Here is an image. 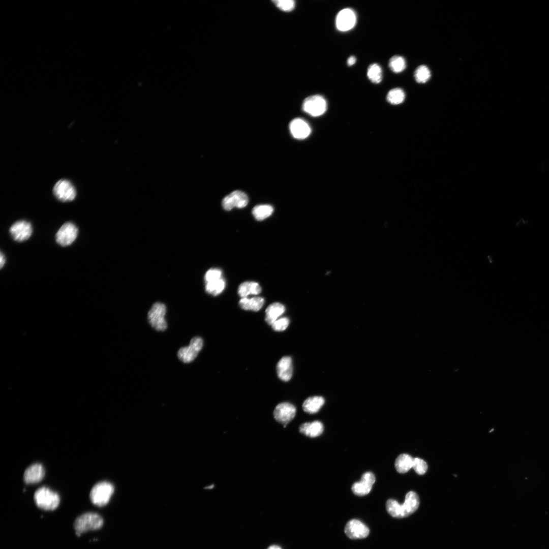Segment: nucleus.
<instances>
[{
	"label": "nucleus",
	"mask_w": 549,
	"mask_h": 549,
	"mask_svg": "<svg viewBox=\"0 0 549 549\" xmlns=\"http://www.w3.org/2000/svg\"><path fill=\"white\" fill-rule=\"evenodd\" d=\"M419 501L417 494L413 491L408 492L404 502L401 504L394 499H389L386 502V509L393 517L403 518L414 512L419 506Z\"/></svg>",
	"instance_id": "nucleus-1"
},
{
	"label": "nucleus",
	"mask_w": 549,
	"mask_h": 549,
	"mask_svg": "<svg viewBox=\"0 0 549 549\" xmlns=\"http://www.w3.org/2000/svg\"><path fill=\"white\" fill-rule=\"evenodd\" d=\"M103 524L104 520L101 515L96 513L87 512L75 519L74 528L76 535L80 536L83 533L100 529Z\"/></svg>",
	"instance_id": "nucleus-2"
},
{
	"label": "nucleus",
	"mask_w": 549,
	"mask_h": 549,
	"mask_svg": "<svg viewBox=\"0 0 549 549\" xmlns=\"http://www.w3.org/2000/svg\"><path fill=\"white\" fill-rule=\"evenodd\" d=\"M34 499L39 508L45 510L55 509L60 503L59 495L45 486L39 487L36 491Z\"/></svg>",
	"instance_id": "nucleus-3"
},
{
	"label": "nucleus",
	"mask_w": 549,
	"mask_h": 549,
	"mask_svg": "<svg viewBox=\"0 0 549 549\" xmlns=\"http://www.w3.org/2000/svg\"><path fill=\"white\" fill-rule=\"evenodd\" d=\"M114 493V487L110 482L102 481L96 483L92 489L89 498L95 505L102 507L109 501Z\"/></svg>",
	"instance_id": "nucleus-4"
},
{
	"label": "nucleus",
	"mask_w": 549,
	"mask_h": 549,
	"mask_svg": "<svg viewBox=\"0 0 549 549\" xmlns=\"http://www.w3.org/2000/svg\"><path fill=\"white\" fill-rule=\"evenodd\" d=\"M166 308L164 304L156 302L151 307L147 315L148 321L150 325L158 331H164L167 328V322L165 319Z\"/></svg>",
	"instance_id": "nucleus-5"
},
{
	"label": "nucleus",
	"mask_w": 549,
	"mask_h": 549,
	"mask_svg": "<svg viewBox=\"0 0 549 549\" xmlns=\"http://www.w3.org/2000/svg\"><path fill=\"white\" fill-rule=\"evenodd\" d=\"M302 108L303 110L309 115L314 117L319 116L326 111L327 103L322 96L313 95L304 99Z\"/></svg>",
	"instance_id": "nucleus-6"
},
{
	"label": "nucleus",
	"mask_w": 549,
	"mask_h": 549,
	"mask_svg": "<svg viewBox=\"0 0 549 549\" xmlns=\"http://www.w3.org/2000/svg\"><path fill=\"white\" fill-rule=\"evenodd\" d=\"M53 193L62 202L73 201L76 196V191L71 181L62 179L57 181L53 188Z\"/></svg>",
	"instance_id": "nucleus-7"
},
{
	"label": "nucleus",
	"mask_w": 549,
	"mask_h": 549,
	"mask_svg": "<svg viewBox=\"0 0 549 549\" xmlns=\"http://www.w3.org/2000/svg\"><path fill=\"white\" fill-rule=\"evenodd\" d=\"M78 234L77 226L71 222L64 223L55 234L56 242L62 247L71 245L76 239Z\"/></svg>",
	"instance_id": "nucleus-8"
},
{
	"label": "nucleus",
	"mask_w": 549,
	"mask_h": 549,
	"mask_svg": "<svg viewBox=\"0 0 549 549\" xmlns=\"http://www.w3.org/2000/svg\"><path fill=\"white\" fill-rule=\"evenodd\" d=\"M203 344V340L199 337L193 338L188 346L182 347L177 352L178 358L185 363L194 360L201 350Z\"/></svg>",
	"instance_id": "nucleus-9"
},
{
	"label": "nucleus",
	"mask_w": 549,
	"mask_h": 549,
	"mask_svg": "<svg viewBox=\"0 0 549 549\" xmlns=\"http://www.w3.org/2000/svg\"><path fill=\"white\" fill-rule=\"evenodd\" d=\"M9 233L15 241L22 242L27 240L33 233L30 223L25 220H19L13 223L9 229Z\"/></svg>",
	"instance_id": "nucleus-10"
},
{
	"label": "nucleus",
	"mask_w": 549,
	"mask_h": 549,
	"mask_svg": "<svg viewBox=\"0 0 549 549\" xmlns=\"http://www.w3.org/2000/svg\"><path fill=\"white\" fill-rule=\"evenodd\" d=\"M356 22V15L354 11L350 8L341 10L336 18V26L341 32H347L354 27Z\"/></svg>",
	"instance_id": "nucleus-11"
},
{
	"label": "nucleus",
	"mask_w": 549,
	"mask_h": 549,
	"mask_svg": "<svg viewBox=\"0 0 549 549\" xmlns=\"http://www.w3.org/2000/svg\"><path fill=\"white\" fill-rule=\"evenodd\" d=\"M248 202L249 198L247 194L241 191L236 190L223 198L222 205L225 210L229 211L234 207H245Z\"/></svg>",
	"instance_id": "nucleus-12"
},
{
	"label": "nucleus",
	"mask_w": 549,
	"mask_h": 549,
	"mask_svg": "<svg viewBox=\"0 0 549 549\" xmlns=\"http://www.w3.org/2000/svg\"><path fill=\"white\" fill-rule=\"evenodd\" d=\"M295 414V406L288 402L279 404L273 412L276 420L283 424L284 427L294 418Z\"/></svg>",
	"instance_id": "nucleus-13"
},
{
	"label": "nucleus",
	"mask_w": 549,
	"mask_h": 549,
	"mask_svg": "<svg viewBox=\"0 0 549 549\" xmlns=\"http://www.w3.org/2000/svg\"><path fill=\"white\" fill-rule=\"evenodd\" d=\"M345 533L350 539H362L367 537L370 532L369 528L359 520H350L345 527Z\"/></svg>",
	"instance_id": "nucleus-14"
},
{
	"label": "nucleus",
	"mask_w": 549,
	"mask_h": 549,
	"mask_svg": "<svg viewBox=\"0 0 549 549\" xmlns=\"http://www.w3.org/2000/svg\"><path fill=\"white\" fill-rule=\"evenodd\" d=\"M375 477L371 472L364 473L361 476L360 481L354 483L352 486L353 493L359 496H363L369 494L375 483Z\"/></svg>",
	"instance_id": "nucleus-15"
},
{
	"label": "nucleus",
	"mask_w": 549,
	"mask_h": 549,
	"mask_svg": "<svg viewBox=\"0 0 549 549\" xmlns=\"http://www.w3.org/2000/svg\"><path fill=\"white\" fill-rule=\"evenodd\" d=\"M289 128L292 136L298 139L306 138L311 131L309 124L304 120L299 118L293 119L289 124Z\"/></svg>",
	"instance_id": "nucleus-16"
},
{
	"label": "nucleus",
	"mask_w": 549,
	"mask_h": 549,
	"mask_svg": "<svg viewBox=\"0 0 549 549\" xmlns=\"http://www.w3.org/2000/svg\"><path fill=\"white\" fill-rule=\"evenodd\" d=\"M45 471L43 466L39 463H35L27 467L23 474V479L26 483H35L40 482L43 478Z\"/></svg>",
	"instance_id": "nucleus-17"
},
{
	"label": "nucleus",
	"mask_w": 549,
	"mask_h": 549,
	"mask_svg": "<svg viewBox=\"0 0 549 549\" xmlns=\"http://www.w3.org/2000/svg\"><path fill=\"white\" fill-rule=\"evenodd\" d=\"M293 367L292 359L289 356H284L277 364V373L278 377L283 381L287 382L292 376Z\"/></svg>",
	"instance_id": "nucleus-18"
},
{
	"label": "nucleus",
	"mask_w": 549,
	"mask_h": 549,
	"mask_svg": "<svg viewBox=\"0 0 549 549\" xmlns=\"http://www.w3.org/2000/svg\"><path fill=\"white\" fill-rule=\"evenodd\" d=\"M323 425L321 422L314 421L312 422H305L299 426V432L310 437H316L320 435L323 431Z\"/></svg>",
	"instance_id": "nucleus-19"
},
{
	"label": "nucleus",
	"mask_w": 549,
	"mask_h": 549,
	"mask_svg": "<svg viewBox=\"0 0 549 549\" xmlns=\"http://www.w3.org/2000/svg\"><path fill=\"white\" fill-rule=\"evenodd\" d=\"M285 311V307L281 303L274 302L270 304L265 310L266 322L271 325L284 313Z\"/></svg>",
	"instance_id": "nucleus-20"
},
{
	"label": "nucleus",
	"mask_w": 549,
	"mask_h": 549,
	"mask_svg": "<svg viewBox=\"0 0 549 549\" xmlns=\"http://www.w3.org/2000/svg\"><path fill=\"white\" fill-rule=\"evenodd\" d=\"M325 402L324 399L320 396H314L307 399L302 404L304 411L310 414L317 413Z\"/></svg>",
	"instance_id": "nucleus-21"
},
{
	"label": "nucleus",
	"mask_w": 549,
	"mask_h": 549,
	"mask_svg": "<svg viewBox=\"0 0 549 549\" xmlns=\"http://www.w3.org/2000/svg\"><path fill=\"white\" fill-rule=\"evenodd\" d=\"M264 302V299L261 297H244L240 299L239 305L243 310L256 312L261 309Z\"/></svg>",
	"instance_id": "nucleus-22"
},
{
	"label": "nucleus",
	"mask_w": 549,
	"mask_h": 549,
	"mask_svg": "<svg viewBox=\"0 0 549 549\" xmlns=\"http://www.w3.org/2000/svg\"><path fill=\"white\" fill-rule=\"evenodd\" d=\"M261 291V288L255 282L246 281L240 284L238 288V293L241 298L247 297L250 294L257 295Z\"/></svg>",
	"instance_id": "nucleus-23"
},
{
	"label": "nucleus",
	"mask_w": 549,
	"mask_h": 549,
	"mask_svg": "<svg viewBox=\"0 0 549 549\" xmlns=\"http://www.w3.org/2000/svg\"><path fill=\"white\" fill-rule=\"evenodd\" d=\"M413 459L407 454H402L398 456L395 462L396 471L401 473H405L412 468Z\"/></svg>",
	"instance_id": "nucleus-24"
},
{
	"label": "nucleus",
	"mask_w": 549,
	"mask_h": 549,
	"mask_svg": "<svg viewBox=\"0 0 549 549\" xmlns=\"http://www.w3.org/2000/svg\"><path fill=\"white\" fill-rule=\"evenodd\" d=\"M273 207L268 204H261L255 206L252 214L254 218L258 221L263 220L269 217L273 212Z\"/></svg>",
	"instance_id": "nucleus-25"
},
{
	"label": "nucleus",
	"mask_w": 549,
	"mask_h": 549,
	"mask_svg": "<svg viewBox=\"0 0 549 549\" xmlns=\"http://www.w3.org/2000/svg\"><path fill=\"white\" fill-rule=\"evenodd\" d=\"M367 76L372 82L380 83L382 79V70L380 65L376 63L371 64L367 70Z\"/></svg>",
	"instance_id": "nucleus-26"
},
{
	"label": "nucleus",
	"mask_w": 549,
	"mask_h": 549,
	"mask_svg": "<svg viewBox=\"0 0 549 549\" xmlns=\"http://www.w3.org/2000/svg\"><path fill=\"white\" fill-rule=\"evenodd\" d=\"M225 287V282L222 278L219 280L206 283L205 290L208 293L217 296L223 291Z\"/></svg>",
	"instance_id": "nucleus-27"
},
{
	"label": "nucleus",
	"mask_w": 549,
	"mask_h": 549,
	"mask_svg": "<svg viewBox=\"0 0 549 549\" xmlns=\"http://www.w3.org/2000/svg\"><path fill=\"white\" fill-rule=\"evenodd\" d=\"M405 98V93L400 88H394L387 93L386 99L391 104L398 105L402 103Z\"/></svg>",
	"instance_id": "nucleus-28"
},
{
	"label": "nucleus",
	"mask_w": 549,
	"mask_h": 549,
	"mask_svg": "<svg viewBox=\"0 0 549 549\" xmlns=\"http://www.w3.org/2000/svg\"><path fill=\"white\" fill-rule=\"evenodd\" d=\"M388 65L392 71L399 73L405 69L406 64L405 59L402 56L394 55L390 59Z\"/></svg>",
	"instance_id": "nucleus-29"
},
{
	"label": "nucleus",
	"mask_w": 549,
	"mask_h": 549,
	"mask_svg": "<svg viewBox=\"0 0 549 549\" xmlns=\"http://www.w3.org/2000/svg\"><path fill=\"white\" fill-rule=\"evenodd\" d=\"M431 77V72L429 68L424 65L419 66L415 70L414 77L418 83H423L427 82Z\"/></svg>",
	"instance_id": "nucleus-30"
},
{
	"label": "nucleus",
	"mask_w": 549,
	"mask_h": 549,
	"mask_svg": "<svg viewBox=\"0 0 549 549\" xmlns=\"http://www.w3.org/2000/svg\"><path fill=\"white\" fill-rule=\"evenodd\" d=\"M276 6L285 12H290L295 7V2L292 0H276L273 1Z\"/></svg>",
	"instance_id": "nucleus-31"
},
{
	"label": "nucleus",
	"mask_w": 549,
	"mask_h": 549,
	"mask_svg": "<svg viewBox=\"0 0 549 549\" xmlns=\"http://www.w3.org/2000/svg\"><path fill=\"white\" fill-rule=\"evenodd\" d=\"M412 468L418 474L423 475L428 469V465L424 460L416 458L413 459Z\"/></svg>",
	"instance_id": "nucleus-32"
},
{
	"label": "nucleus",
	"mask_w": 549,
	"mask_h": 549,
	"mask_svg": "<svg viewBox=\"0 0 549 549\" xmlns=\"http://www.w3.org/2000/svg\"><path fill=\"white\" fill-rule=\"evenodd\" d=\"M222 271L218 268H211L207 270L204 276V280L206 283L219 280L222 278Z\"/></svg>",
	"instance_id": "nucleus-33"
},
{
	"label": "nucleus",
	"mask_w": 549,
	"mask_h": 549,
	"mask_svg": "<svg viewBox=\"0 0 549 549\" xmlns=\"http://www.w3.org/2000/svg\"><path fill=\"white\" fill-rule=\"evenodd\" d=\"M289 324V319L287 317H283L278 319L271 325L272 329L277 331H282L285 330Z\"/></svg>",
	"instance_id": "nucleus-34"
},
{
	"label": "nucleus",
	"mask_w": 549,
	"mask_h": 549,
	"mask_svg": "<svg viewBox=\"0 0 549 549\" xmlns=\"http://www.w3.org/2000/svg\"><path fill=\"white\" fill-rule=\"evenodd\" d=\"M356 61V57L354 56H350L349 57L347 60V65L349 66L353 65Z\"/></svg>",
	"instance_id": "nucleus-35"
},
{
	"label": "nucleus",
	"mask_w": 549,
	"mask_h": 549,
	"mask_svg": "<svg viewBox=\"0 0 549 549\" xmlns=\"http://www.w3.org/2000/svg\"><path fill=\"white\" fill-rule=\"evenodd\" d=\"M0 260H1L0 261L1 268L2 269L3 268V267L4 266V265L5 264V262H6L5 257L4 254L2 252H1Z\"/></svg>",
	"instance_id": "nucleus-36"
},
{
	"label": "nucleus",
	"mask_w": 549,
	"mask_h": 549,
	"mask_svg": "<svg viewBox=\"0 0 549 549\" xmlns=\"http://www.w3.org/2000/svg\"><path fill=\"white\" fill-rule=\"evenodd\" d=\"M267 549H281V548L276 545H273L269 546Z\"/></svg>",
	"instance_id": "nucleus-37"
}]
</instances>
